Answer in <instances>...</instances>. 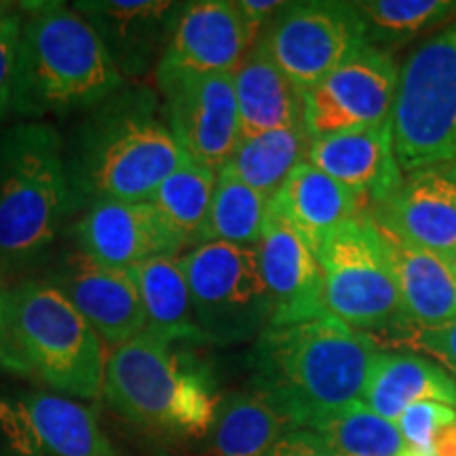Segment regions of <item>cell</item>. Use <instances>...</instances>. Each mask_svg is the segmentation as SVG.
Returning <instances> with one entry per match:
<instances>
[{"label":"cell","mask_w":456,"mask_h":456,"mask_svg":"<svg viewBox=\"0 0 456 456\" xmlns=\"http://www.w3.org/2000/svg\"><path fill=\"white\" fill-rule=\"evenodd\" d=\"M74 214L104 201H148L182 163V151L159 95L140 83H125L83 112L64 140Z\"/></svg>","instance_id":"6da1fadb"},{"label":"cell","mask_w":456,"mask_h":456,"mask_svg":"<svg viewBox=\"0 0 456 456\" xmlns=\"http://www.w3.org/2000/svg\"><path fill=\"white\" fill-rule=\"evenodd\" d=\"M380 346L368 332L323 315L266 328L254 342L252 387L265 393L294 429L362 402Z\"/></svg>","instance_id":"7a4b0ae2"},{"label":"cell","mask_w":456,"mask_h":456,"mask_svg":"<svg viewBox=\"0 0 456 456\" xmlns=\"http://www.w3.org/2000/svg\"><path fill=\"white\" fill-rule=\"evenodd\" d=\"M11 112L26 121L87 112L125 78L89 21L64 3H20Z\"/></svg>","instance_id":"3957f363"},{"label":"cell","mask_w":456,"mask_h":456,"mask_svg":"<svg viewBox=\"0 0 456 456\" xmlns=\"http://www.w3.org/2000/svg\"><path fill=\"white\" fill-rule=\"evenodd\" d=\"M102 395L138 431L178 442L203 440L220 403L203 362L148 332L108 353Z\"/></svg>","instance_id":"277c9868"},{"label":"cell","mask_w":456,"mask_h":456,"mask_svg":"<svg viewBox=\"0 0 456 456\" xmlns=\"http://www.w3.org/2000/svg\"><path fill=\"white\" fill-rule=\"evenodd\" d=\"M74 216L64 138L45 121L0 134V265L7 277L49 258Z\"/></svg>","instance_id":"5b68a950"},{"label":"cell","mask_w":456,"mask_h":456,"mask_svg":"<svg viewBox=\"0 0 456 456\" xmlns=\"http://www.w3.org/2000/svg\"><path fill=\"white\" fill-rule=\"evenodd\" d=\"M104 340L64 296L41 279L4 292L0 366L51 393L98 399L104 389Z\"/></svg>","instance_id":"8992f818"},{"label":"cell","mask_w":456,"mask_h":456,"mask_svg":"<svg viewBox=\"0 0 456 456\" xmlns=\"http://www.w3.org/2000/svg\"><path fill=\"white\" fill-rule=\"evenodd\" d=\"M391 129L403 174L456 161V20L420 43L399 68Z\"/></svg>","instance_id":"52a82bcc"},{"label":"cell","mask_w":456,"mask_h":456,"mask_svg":"<svg viewBox=\"0 0 456 456\" xmlns=\"http://www.w3.org/2000/svg\"><path fill=\"white\" fill-rule=\"evenodd\" d=\"M180 262L208 345L256 342L271 328L273 300L258 248L209 241L192 248Z\"/></svg>","instance_id":"ba28073f"},{"label":"cell","mask_w":456,"mask_h":456,"mask_svg":"<svg viewBox=\"0 0 456 456\" xmlns=\"http://www.w3.org/2000/svg\"><path fill=\"white\" fill-rule=\"evenodd\" d=\"M317 260L328 315L362 332L406 323L383 231L370 212L334 231Z\"/></svg>","instance_id":"9c48e42d"},{"label":"cell","mask_w":456,"mask_h":456,"mask_svg":"<svg viewBox=\"0 0 456 456\" xmlns=\"http://www.w3.org/2000/svg\"><path fill=\"white\" fill-rule=\"evenodd\" d=\"M302 95L368 45L357 3H285L256 41Z\"/></svg>","instance_id":"30bf717a"},{"label":"cell","mask_w":456,"mask_h":456,"mask_svg":"<svg viewBox=\"0 0 456 456\" xmlns=\"http://www.w3.org/2000/svg\"><path fill=\"white\" fill-rule=\"evenodd\" d=\"M0 456H118L95 412L43 389H0Z\"/></svg>","instance_id":"8fae6325"},{"label":"cell","mask_w":456,"mask_h":456,"mask_svg":"<svg viewBox=\"0 0 456 456\" xmlns=\"http://www.w3.org/2000/svg\"><path fill=\"white\" fill-rule=\"evenodd\" d=\"M397 85V61L387 49L368 43L302 95L306 135L319 140L389 123Z\"/></svg>","instance_id":"7c38bea8"},{"label":"cell","mask_w":456,"mask_h":456,"mask_svg":"<svg viewBox=\"0 0 456 456\" xmlns=\"http://www.w3.org/2000/svg\"><path fill=\"white\" fill-rule=\"evenodd\" d=\"M167 125L192 161L220 171L239 140V112L232 74H161Z\"/></svg>","instance_id":"4fadbf2b"},{"label":"cell","mask_w":456,"mask_h":456,"mask_svg":"<svg viewBox=\"0 0 456 456\" xmlns=\"http://www.w3.org/2000/svg\"><path fill=\"white\" fill-rule=\"evenodd\" d=\"M41 281L64 296L108 345L118 346L146 332L144 309L131 273L100 265L72 243L47 258Z\"/></svg>","instance_id":"5bb4252c"},{"label":"cell","mask_w":456,"mask_h":456,"mask_svg":"<svg viewBox=\"0 0 456 456\" xmlns=\"http://www.w3.org/2000/svg\"><path fill=\"white\" fill-rule=\"evenodd\" d=\"M372 220L414 248L456 260V161L403 174L395 192L370 209Z\"/></svg>","instance_id":"9a60e30c"},{"label":"cell","mask_w":456,"mask_h":456,"mask_svg":"<svg viewBox=\"0 0 456 456\" xmlns=\"http://www.w3.org/2000/svg\"><path fill=\"white\" fill-rule=\"evenodd\" d=\"M258 34L248 24L239 0H195L180 4L167 47L157 66L161 74H232Z\"/></svg>","instance_id":"2e32d148"},{"label":"cell","mask_w":456,"mask_h":456,"mask_svg":"<svg viewBox=\"0 0 456 456\" xmlns=\"http://www.w3.org/2000/svg\"><path fill=\"white\" fill-rule=\"evenodd\" d=\"M68 239L91 260L129 271L142 262L178 256L184 241L151 201H104L68 226Z\"/></svg>","instance_id":"e0dca14e"},{"label":"cell","mask_w":456,"mask_h":456,"mask_svg":"<svg viewBox=\"0 0 456 456\" xmlns=\"http://www.w3.org/2000/svg\"><path fill=\"white\" fill-rule=\"evenodd\" d=\"M104 45L121 77L140 78L159 66L180 3L165 0H78L72 4Z\"/></svg>","instance_id":"ac0fdd59"},{"label":"cell","mask_w":456,"mask_h":456,"mask_svg":"<svg viewBox=\"0 0 456 456\" xmlns=\"http://www.w3.org/2000/svg\"><path fill=\"white\" fill-rule=\"evenodd\" d=\"M258 256L273 300L271 328L328 315L323 309V275L317 256L281 216L273 212L271 205Z\"/></svg>","instance_id":"d6986e66"},{"label":"cell","mask_w":456,"mask_h":456,"mask_svg":"<svg viewBox=\"0 0 456 456\" xmlns=\"http://www.w3.org/2000/svg\"><path fill=\"white\" fill-rule=\"evenodd\" d=\"M306 161L355 192L370 208L387 201L403 180L393 146L391 121L311 140Z\"/></svg>","instance_id":"ffe728a7"},{"label":"cell","mask_w":456,"mask_h":456,"mask_svg":"<svg viewBox=\"0 0 456 456\" xmlns=\"http://www.w3.org/2000/svg\"><path fill=\"white\" fill-rule=\"evenodd\" d=\"M368 205L355 192L345 188L309 161L300 163L277 195L271 199V209L277 212L313 254L322 252L323 243L334 231L357 216L366 214Z\"/></svg>","instance_id":"44dd1931"},{"label":"cell","mask_w":456,"mask_h":456,"mask_svg":"<svg viewBox=\"0 0 456 456\" xmlns=\"http://www.w3.org/2000/svg\"><path fill=\"white\" fill-rule=\"evenodd\" d=\"M232 85H235L241 140L277 129L305 127L302 94L258 43L235 68Z\"/></svg>","instance_id":"7402d4cb"},{"label":"cell","mask_w":456,"mask_h":456,"mask_svg":"<svg viewBox=\"0 0 456 456\" xmlns=\"http://www.w3.org/2000/svg\"><path fill=\"white\" fill-rule=\"evenodd\" d=\"M380 231L395 273L406 323L416 328H437L456 322V279L452 266L440 256L402 241L385 228Z\"/></svg>","instance_id":"603a6c76"},{"label":"cell","mask_w":456,"mask_h":456,"mask_svg":"<svg viewBox=\"0 0 456 456\" xmlns=\"http://www.w3.org/2000/svg\"><path fill=\"white\" fill-rule=\"evenodd\" d=\"M433 402L456 410V379L412 353L380 351L370 368L362 403L383 419L397 420L414 403Z\"/></svg>","instance_id":"cb8c5ba5"},{"label":"cell","mask_w":456,"mask_h":456,"mask_svg":"<svg viewBox=\"0 0 456 456\" xmlns=\"http://www.w3.org/2000/svg\"><path fill=\"white\" fill-rule=\"evenodd\" d=\"M138 285L146 332L167 345H208L197 326L188 281L178 256H161L129 269Z\"/></svg>","instance_id":"d4e9b609"},{"label":"cell","mask_w":456,"mask_h":456,"mask_svg":"<svg viewBox=\"0 0 456 456\" xmlns=\"http://www.w3.org/2000/svg\"><path fill=\"white\" fill-rule=\"evenodd\" d=\"M294 427L258 389L222 397L199 456H266Z\"/></svg>","instance_id":"484cf974"},{"label":"cell","mask_w":456,"mask_h":456,"mask_svg":"<svg viewBox=\"0 0 456 456\" xmlns=\"http://www.w3.org/2000/svg\"><path fill=\"white\" fill-rule=\"evenodd\" d=\"M309 146L311 138L305 127L269 131L239 140L231 159L220 171L235 175L271 201L288 175L306 161Z\"/></svg>","instance_id":"4316f807"},{"label":"cell","mask_w":456,"mask_h":456,"mask_svg":"<svg viewBox=\"0 0 456 456\" xmlns=\"http://www.w3.org/2000/svg\"><path fill=\"white\" fill-rule=\"evenodd\" d=\"M216 182L218 171L186 159L148 199L184 245L197 248L203 241V228L212 208Z\"/></svg>","instance_id":"83f0119b"},{"label":"cell","mask_w":456,"mask_h":456,"mask_svg":"<svg viewBox=\"0 0 456 456\" xmlns=\"http://www.w3.org/2000/svg\"><path fill=\"white\" fill-rule=\"evenodd\" d=\"M336 456H414L395 420L355 402L311 427Z\"/></svg>","instance_id":"f1b7e54d"},{"label":"cell","mask_w":456,"mask_h":456,"mask_svg":"<svg viewBox=\"0 0 456 456\" xmlns=\"http://www.w3.org/2000/svg\"><path fill=\"white\" fill-rule=\"evenodd\" d=\"M271 201L235 175L218 171L212 208L203 228V241L258 248Z\"/></svg>","instance_id":"f546056e"},{"label":"cell","mask_w":456,"mask_h":456,"mask_svg":"<svg viewBox=\"0 0 456 456\" xmlns=\"http://www.w3.org/2000/svg\"><path fill=\"white\" fill-rule=\"evenodd\" d=\"M368 43H399L456 20V0H362Z\"/></svg>","instance_id":"4dcf8cb0"},{"label":"cell","mask_w":456,"mask_h":456,"mask_svg":"<svg viewBox=\"0 0 456 456\" xmlns=\"http://www.w3.org/2000/svg\"><path fill=\"white\" fill-rule=\"evenodd\" d=\"M452 420H456L454 408L444 406V403L423 402L403 410L395 423L414 456H433V437L444 425L452 423Z\"/></svg>","instance_id":"1f68e13d"},{"label":"cell","mask_w":456,"mask_h":456,"mask_svg":"<svg viewBox=\"0 0 456 456\" xmlns=\"http://www.w3.org/2000/svg\"><path fill=\"white\" fill-rule=\"evenodd\" d=\"M21 28L20 3H9L0 9V123L11 112V98H13V72L17 41Z\"/></svg>","instance_id":"d6a6232c"},{"label":"cell","mask_w":456,"mask_h":456,"mask_svg":"<svg viewBox=\"0 0 456 456\" xmlns=\"http://www.w3.org/2000/svg\"><path fill=\"white\" fill-rule=\"evenodd\" d=\"M410 342L416 349L437 359L444 370L456 379V322L437 328H416Z\"/></svg>","instance_id":"836d02e7"},{"label":"cell","mask_w":456,"mask_h":456,"mask_svg":"<svg viewBox=\"0 0 456 456\" xmlns=\"http://www.w3.org/2000/svg\"><path fill=\"white\" fill-rule=\"evenodd\" d=\"M266 456H336L311 429H292L279 437Z\"/></svg>","instance_id":"e575fe53"},{"label":"cell","mask_w":456,"mask_h":456,"mask_svg":"<svg viewBox=\"0 0 456 456\" xmlns=\"http://www.w3.org/2000/svg\"><path fill=\"white\" fill-rule=\"evenodd\" d=\"M433 456H456V420L444 425L431 444Z\"/></svg>","instance_id":"d590c367"},{"label":"cell","mask_w":456,"mask_h":456,"mask_svg":"<svg viewBox=\"0 0 456 456\" xmlns=\"http://www.w3.org/2000/svg\"><path fill=\"white\" fill-rule=\"evenodd\" d=\"M4 292H7V288H4V285H0V322H3V306H4Z\"/></svg>","instance_id":"8d00e7d4"},{"label":"cell","mask_w":456,"mask_h":456,"mask_svg":"<svg viewBox=\"0 0 456 456\" xmlns=\"http://www.w3.org/2000/svg\"><path fill=\"white\" fill-rule=\"evenodd\" d=\"M144 456H169L167 452H163V450H157V448H151Z\"/></svg>","instance_id":"74e56055"},{"label":"cell","mask_w":456,"mask_h":456,"mask_svg":"<svg viewBox=\"0 0 456 456\" xmlns=\"http://www.w3.org/2000/svg\"><path fill=\"white\" fill-rule=\"evenodd\" d=\"M4 279H7V273H4L3 265H0V285H4Z\"/></svg>","instance_id":"f35d334b"},{"label":"cell","mask_w":456,"mask_h":456,"mask_svg":"<svg viewBox=\"0 0 456 456\" xmlns=\"http://www.w3.org/2000/svg\"><path fill=\"white\" fill-rule=\"evenodd\" d=\"M452 271H454V279H456V260H454V265H452Z\"/></svg>","instance_id":"ab89813d"},{"label":"cell","mask_w":456,"mask_h":456,"mask_svg":"<svg viewBox=\"0 0 456 456\" xmlns=\"http://www.w3.org/2000/svg\"><path fill=\"white\" fill-rule=\"evenodd\" d=\"M7 4H9V3H0V9H4V7H7Z\"/></svg>","instance_id":"60d3db41"}]
</instances>
